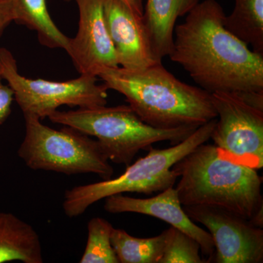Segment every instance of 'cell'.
I'll use <instances>...</instances> for the list:
<instances>
[{
	"label": "cell",
	"mask_w": 263,
	"mask_h": 263,
	"mask_svg": "<svg viewBox=\"0 0 263 263\" xmlns=\"http://www.w3.org/2000/svg\"><path fill=\"white\" fill-rule=\"evenodd\" d=\"M224 16L216 0L200 2L174 29L168 57L210 94L263 95V56L224 27Z\"/></svg>",
	"instance_id": "1"
},
{
	"label": "cell",
	"mask_w": 263,
	"mask_h": 263,
	"mask_svg": "<svg viewBox=\"0 0 263 263\" xmlns=\"http://www.w3.org/2000/svg\"><path fill=\"white\" fill-rule=\"evenodd\" d=\"M107 89L125 97L143 122L157 128H198L217 118L212 94L179 80L162 63L141 70L105 68L98 75Z\"/></svg>",
	"instance_id": "2"
},
{
	"label": "cell",
	"mask_w": 263,
	"mask_h": 263,
	"mask_svg": "<svg viewBox=\"0 0 263 263\" xmlns=\"http://www.w3.org/2000/svg\"><path fill=\"white\" fill-rule=\"evenodd\" d=\"M172 170L181 178L175 189L183 206L219 207L248 220L263 206L257 170L221 158L214 144L199 145Z\"/></svg>",
	"instance_id": "3"
},
{
	"label": "cell",
	"mask_w": 263,
	"mask_h": 263,
	"mask_svg": "<svg viewBox=\"0 0 263 263\" xmlns=\"http://www.w3.org/2000/svg\"><path fill=\"white\" fill-rule=\"evenodd\" d=\"M51 122L77 129L97 138L109 161L129 165L140 151L154 143H181L196 130L195 127L157 129L138 117L129 105L57 110L48 117Z\"/></svg>",
	"instance_id": "4"
},
{
	"label": "cell",
	"mask_w": 263,
	"mask_h": 263,
	"mask_svg": "<svg viewBox=\"0 0 263 263\" xmlns=\"http://www.w3.org/2000/svg\"><path fill=\"white\" fill-rule=\"evenodd\" d=\"M216 123V118L197 128L184 141L170 148L151 147L146 157L127 166L119 177L66 190L62 203L65 215L70 218L82 215L93 204L111 195L126 193L150 195L172 187L178 178L173 166L197 146L207 143Z\"/></svg>",
	"instance_id": "5"
},
{
	"label": "cell",
	"mask_w": 263,
	"mask_h": 263,
	"mask_svg": "<svg viewBox=\"0 0 263 263\" xmlns=\"http://www.w3.org/2000/svg\"><path fill=\"white\" fill-rule=\"evenodd\" d=\"M24 117L25 136L18 155L29 168L69 176L93 174L103 180L112 178L114 167L97 140L67 126L53 129L34 116Z\"/></svg>",
	"instance_id": "6"
},
{
	"label": "cell",
	"mask_w": 263,
	"mask_h": 263,
	"mask_svg": "<svg viewBox=\"0 0 263 263\" xmlns=\"http://www.w3.org/2000/svg\"><path fill=\"white\" fill-rule=\"evenodd\" d=\"M0 62L3 79L14 91L15 102L24 115L43 119L62 105L87 108L108 103V89L98 84L97 76L81 75L67 81L29 79L19 73L14 56L5 48H0Z\"/></svg>",
	"instance_id": "7"
},
{
	"label": "cell",
	"mask_w": 263,
	"mask_h": 263,
	"mask_svg": "<svg viewBox=\"0 0 263 263\" xmlns=\"http://www.w3.org/2000/svg\"><path fill=\"white\" fill-rule=\"evenodd\" d=\"M217 117L210 139L221 158L259 170L263 167V109L240 95L212 93Z\"/></svg>",
	"instance_id": "8"
},
{
	"label": "cell",
	"mask_w": 263,
	"mask_h": 263,
	"mask_svg": "<svg viewBox=\"0 0 263 263\" xmlns=\"http://www.w3.org/2000/svg\"><path fill=\"white\" fill-rule=\"evenodd\" d=\"M193 221L202 224L212 235L216 253L210 262L262 263L263 230L238 214L212 205H184Z\"/></svg>",
	"instance_id": "9"
},
{
	"label": "cell",
	"mask_w": 263,
	"mask_h": 263,
	"mask_svg": "<svg viewBox=\"0 0 263 263\" xmlns=\"http://www.w3.org/2000/svg\"><path fill=\"white\" fill-rule=\"evenodd\" d=\"M79 11V29L69 37L65 51L80 75L97 76L105 68L119 67L109 36L105 15V0H74Z\"/></svg>",
	"instance_id": "10"
},
{
	"label": "cell",
	"mask_w": 263,
	"mask_h": 263,
	"mask_svg": "<svg viewBox=\"0 0 263 263\" xmlns=\"http://www.w3.org/2000/svg\"><path fill=\"white\" fill-rule=\"evenodd\" d=\"M104 15L119 67L141 70L162 63L154 54L141 15L122 0H105Z\"/></svg>",
	"instance_id": "11"
},
{
	"label": "cell",
	"mask_w": 263,
	"mask_h": 263,
	"mask_svg": "<svg viewBox=\"0 0 263 263\" xmlns=\"http://www.w3.org/2000/svg\"><path fill=\"white\" fill-rule=\"evenodd\" d=\"M104 209L110 214L136 213L163 220L195 238L200 246L202 254L208 257V262H211L214 255L215 248L212 235L189 217L174 186L149 198H136L123 194L111 195L105 198Z\"/></svg>",
	"instance_id": "12"
},
{
	"label": "cell",
	"mask_w": 263,
	"mask_h": 263,
	"mask_svg": "<svg viewBox=\"0 0 263 263\" xmlns=\"http://www.w3.org/2000/svg\"><path fill=\"white\" fill-rule=\"evenodd\" d=\"M200 0H146L143 8V24L152 51L162 62L169 56L174 46V29L179 17L187 15Z\"/></svg>",
	"instance_id": "13"
},
{
	"label": "cell",
	"mask_w": 263,
	"mask_h": 263,
	"mask_svg": "<svg viewBox=\"0 0 263 263\" xmlns=\"http://www.w3.org/2000/svg\"><path fill=\"white\" fill-rule=\"evenodd\" d=\"M44 262L37 232L11 213L0 212V263Z\"/></svg>",
	"instance_id": "14"
},
{
	"label": "cell",
	"mask_w": 263,
	"mask_h": 263,
	"mask_svg": "<svg viewBox=\"0 0 263 263\" xmlns=\"http://www.w3.org/2000/svg\"><path fill=\"white\" fill-rule=\"evenodd\" d=\"M15 22L37 34L38 41L49 48L65 50L69 37L57 27L48 12L46 0H12Z\"/></svg>",
	"instance_id": "15"
},
{
	"label": "cell",
	"mask_w": 263,
	"mask_h": 263,
	"mask_svg": "<svg viewBox=\"0 0 263 263\" xmlns=\"http://www.w3.org/2000/svg\"><path fill=\"white\" fill-rule=\"evenodd\" d=\"M231 14L224 16V27L263 56V0H234Z\"/></svg>",
	"instance_id": "16"
},
{
	"label": "cell",
	"mask_w": 263,
	"mask_h": 263,
	"mask_svg": "<svg viewBox=\"0 0 263 263\" xmlns=\"http://www.w3.org/2000/svg\"><path fill=\"white\" fill-rule=\"evenodd\" d=\"M168 238V229L152 238H137L114 228L111 243L119 263H159Z\"/></svg>",
	"instance_id": "17"
},
{
	"label": "cell",
	"mask_w": 263,
	"mask_h": 263,
	"mask_svg": "<svg viewBox=\"0 0 263 263\" xmlns=\"http://www.w3.org/2000/svg\"><path fill=\"white\" fill-rule=\"evenodd\" d=\"M114 227L106 219L94 217L87 226V242L80 263H119L111 243Z\"/></svg>",
	"instance_id": "18"
},
{
	"label": "cell",
	"mask_w": 263,
	"mask_h": 263,
	"mask_svg": "<svg viewBox=\"0 0 263 263\" xmlns=\"http://www.w3.org/2000/svg\"><path fill=\"white\" fill-rule=\"evenodd\" d=\"M200 246L195 238L171 227L163 254L159 263H205L200 254Z\"/></svg>",
	"instance_id": "19"
},
{
	"label": "cell",
	"mask_w": 263,
	"mask_h": 263,
	"mask_svg": "<svg viewBox=\"0 0 263 263\" xmlns=\"http://www.w3.org/2000/svg\"><path fill=\"white\" fill-rule=\"evenodd\" d=\"M3 67L0 62V125L4 124L11 114V106L14 98V91L8 84L3 83Z\"/></svg>",
	"instance_id": "20"
},
{
	"label": "cell",
	"mask_w": 263,
	"mask_h": 263,
	"mask_svg": "<svg viewBox=\"0 0 263 263\" xmlns=\"http://www.w3.org/2000/svg\"><path fill=\"white\" fill-rule=\"evenodd\" d=\"M15 20V13L12 0H0V39L5 29Z\"/></svg>",
	"instance_id": "21"
},
{
	"label": "cell",
	"mask_w": 263,
	"mask_h": 263,
	"mask_svg": "<svg viewBox=\"0 0 263 263\" xmlns=\"http://www.w3.org/2000/svg\"><path fill=\"white\" fill-rule=\"evenodd\" d=\"M64 1L70 2L72 0H64ZM122 1L136 14L143 16V8H144L143 0H122Z\"/></svg>",
	"instance_id": "22"
},
{
	"label": "cell",
	"mask_w": 263,
	"mask_h": 263,
	"mask_svg": "<svg viewBox=\"0 0 263 263\" xmlns=\"http://www.w3.org/2000/svg\"><path fill=\"white\" fill-rule=\"evenodd\" d=\"M251 224L257 228H263V206L259 208L253 216L249 220Z\"/></svg>",
	"instance_id": "23"
}]
</instances>
